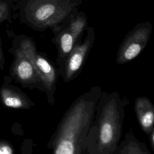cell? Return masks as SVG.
<instances>
[{
	"label": "cell",
	"mask_w": 154,
	"mask_h": 154,
	"mask_svg": "<svg viewBox=\"0 0 154 154\" xmlns=\"http://www.w3.org/2000/svg\"><path fill=\"white\" fill-rule=\"evenodd\" d=\"M102 89L94 86L71 104L60 120L52 141V154H73L80 140L86 136L93 122Z\"/></svg>",
	"instance_id": "6da1fadb"
},
{
	"label": "cell",
	"mask_w": 154,
	"mask_h": 154,
	"mask_svg": "<svg viewBox=\"0 0 154 154\" xmlns=\"http://www.w3.org/2000/svg\"><path fill=\"white\" fill-rule=\"evenodd\" d=\"M129 100L116 91H102L94 121L97 128V154H112L122 134L125 108Z\"/></svg>",
	"instance_id": "7a4b0ae2"
},
{
	"label": "cell",
	"mask_w": 154,
	"mask_h": 154,
	"mask_svg": "<svg viewBox=\"0 0 154 154\" xmlns=\"http://www.w3.org/2000/svg\"><path fill=\"white\" fill-rule=\"evenodd\" d=\"M81 3V0H26L21 5L20 18L35 30L55 29Z\"/></svg>",
	"instance_id": "3957f363"
},
{
	"label": "cell",
	"mask_w": 154,
	"mask_h": 154,
	"mask_svg": "<svg viewBox=\"0 0 154 154\" xmlns=\"http://www.w3.org/2000/svg\"><path fill=\"white\" fill-rule=\"evenodd\" d=\"M19 48L32 63L43 91L47 94L49 102L54 104V94L57 78L55 66L43 55L37 52L35 45L31 38L24 37L21 39Z\"/></svg>",
	"instance_id": "277c9868"
},
{
	"label": "cell",
	"mask_w": 154,
	"mask_h": 154,
	"mask_svg": "<svg viewBox=\"0 0 154 154\" xmlns=\"http://www.w3.org/2000/svg\"><path fill=\"white\" fill-rule=\"evenodd\" d=\"M150 22L138 23L123 40L117 52L116 62L118 64L127 63L136 58L145 48L151 33Z\"/></svg>",
	"instance_id": "5b68a950"
},
{
	"label": "cell",
	"mask_w": 154,
	"mask_h": 154,
	"mask_svg": "<svg viewBox=\"0 0 154 154\" xmlns=\"http://www.w3.org/2000/svg\"><path fill=\"white\" fill-rule=\"evenodd\" d=\"M95 40L94 28H87V35L83 42L78 41L67 57L61 76L66 82L74 79L80 73Z\"/></svg>",
	"instance_id": "8992f818"
},
{
	"label": "cell",
	"mask_w": 154,
	"mask_h": 154,
	"mask_svg": "<svg viewBox=\"0 0 154 154\" xmlns=\"http://www.w3.org/2000/svg\"><path fill=\"white\" fill-rule=\"evenodd\" d=\"M13 71L17 78L23 84H41L32 63L19 48L15 51Z\"/></svg>",
	"instance_id": "52a82bcc"
},
{
	"label": "cell",
	"mask_w": 154,
	"mask_h": 154,
	"mask_svg": "<svg viewBox=\"0 0 154 154\" xmlns=\"http://www.w3.org/2000/svg\"><path fill=\"white\" fill-rule=\"evenodd\" d=\"M134 109L142 130L149 135L154 130V107L151 100L146 96L136 98Z\"/></svg>",
	"instance_id": "ba28073f"
},
{
	"label": "cell",
	"mask_w": 154,
	"mask_h": 154,
	"mask_svg": "<svg viewBox=\"0 0 154 154\" xmlns=\"http://www.w3.org/2000/svg\"><path fill=\"white\" fill-rule=\"evenodd\" d=\"M78 41L67 28L60 31L54 37V42L58 50L57 62L58 65V73L60 75L67 57Z\"/></svg>",
	"instance_id": "9c48e42d"
},
{
	"label": "cell",
	"mask_w": 154,
	"mask_h": 154,
	"mask_svg": "<svg viewBox=\"0 0 154 154\" xmlns=\"http://www.w3.org/2000/svg\"><path fill=\"white\" fill-rule=\"evenodd\" d=\"M112 154H150L146 144L140 141L132 131L126 134L125 139L119 143Z\"/></svg>",
	"instance_id": "30bf717a"
},
{
	"label": "cell",
	"mask_w": 154,
	"mask_h": 154,
	"mask_svg": "<svg viewBox=\"0 0 154 154\" xmlns=\"http://www.w3.org/2000/svg\"><path fill=\"white\" fill-rule=\"evenodd\" d=\"M1 94L4 104L11 108H29L33 103L23 93L10 88L1 90Z\"/></svg>",
	"instance_id": "8fae6325"
},
{
	"label": "cell",
	"mask_w": 154,
	"mask_h": 154,
	"mask_svg": "<svg viewBox=\"0 0 154 154\" xmlns=\"http://www.w3.org/2000/svg\"><path fill=\"white\" fill-rule=\"evenodd\" d=\"M70 22L67 26L75 38L78 40L84 31L87 28V18L83 11L76 14H71L69 17Z\"/></svg>",
	"instance_id": "7c38bea8"
},
{
	"label": "cell",
	"mask_w": 154,
	"mask_h": 154,
	"mask_svg": "<svg viewBox=\"0 0 154 154\" xmlns=\"http://www.w3.org/2000/svg\"><path fill=\"white\" fill-rule=\"evenodd\" d=\"M85 152L87 154H97V128L94 120L87 136Z\"/></svg>",
	"instance_id": "4fadbf2b"
},
{
	"label": "cell",
	"mask_w": 154,
	"mask_h": 154,
	"mask_svg": "<svg viewBox=\"0 0 154 154\" xmlns=\"http://www.w3.org/2000/svg\"><path fill=\"white\" fill-rule=\"evenodd\" d=\"M19 0H0V23L5 20L11 22L16 3Z\"/></svg>",
	"instance_id": "5bb4252c"
},
{
	"label": "cell",
	"mask_w": 154,
	"mask_h": 154,
	"mask_svg": "<svg viewBox=\"0 0 154 154\" xmlns=\"http://www.w3.org/2000/svg\"><path fill=\"white\" fill-rule=\"evenodd\" d=\"M87 135L80 140V141L78 143L77 149L73 154H84L85 148V141L87 139Z\"/></svg>",
	"instance_id": "9a60e30c"
},
{
	"label": "cell",
	"mask_w": 154,
	"mask_h": 154,
	"mask_svg": "<svg viewBox=\"0 0 154 154\" xmlns=\"http://www.w3.org/2000/svg\"><path fill=\"white\" fill-rule=\"evenodd\" d=\"M0 154H13V150L8 143H0Z\"/></svg>",
	"instance_id": "2e32d148"
},
{
	"label": "cell",
	"mask_w": 154,
	"mask_h": 154,
	"mask_svg": "<svg viewBox=\"0 0 154 154\" xmlns=\"http://www.w3.org/2000/svg\"><path fill=\"white\" fill-rule=\"evenodd\" d=\"M149 139L151 148L153 150H154V130H153L149 135Z\"/></svg>",
	"instance_id": "e0dca14e"
},
{
	"label": "cell",
	"mask_w": 154,
	"mask_h": 154,
	"mask_svg": "<svg viewBox=\"0 0 154 154\" xmlns=\"http://www.w3.org/2000/svg\"><path fill=\"white\" fill-rule=\"evenodd\" d=\"M1 46H0V60H1Z\"/></svg>",
	"instance_id": "ac0fdd59"
},
{
	"label": "cell",
	"mask_w": 154,
	"mask_h": 154,
	"mask_svg": "<svg viewBox=\"0 0 154 154\" xmlns=\"http://www.w3.org/2000/svg\"><path fill=\"white\" fill-rule=\"evenodd\" d=\"M58 1H60V0H58Z\"/></svg>",
	"instance_id": "d6986e66"
}]
</instances>
